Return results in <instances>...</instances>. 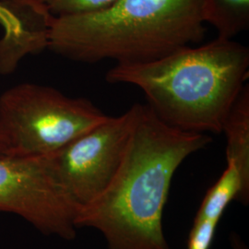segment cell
Returning a JSON list of instances; mask_svg holds the SVG:
<instances>
[{"instance_id": "3", "label": "cell", "mask_w": 249, "mask_h": 249, "mask_svg": "<svg viewBox=\"0 0 249 249\" xmlns=\"http://www.w3.org/2000/svg\"><path fill=\"white\" fill-rule=\"evenodd\" d=\"M200 0H116L105 8L53 17L48 45L80 62L151 61L205 36Z\"/></svg>"}, {"instance_id": "6", "label": "cell", "mask_w": 249, "mask_h": 249, "mask_svg": "<svg viewBox=\"0 0 249 249\" xmlns=\"http://www.w3.org/2000/svg\"><path fill=\"white\" fill-rule=\"evenodd\" d=\"M0 212L16 214L45 235L76 237L77 210L53 172L51 155H0Z\"/></svg>"}, {"instance_id": "4", "label": "cell", "mask_w": 249, "mask_h": 249, "mask_svg": "<svg viewBox=\"0 0 249 249\" xmlns=\"http://www.w3.org/2000/svg\"><path fill=\"white\" fill-rule=\"evenodd\" d=\"M108 116L87 99L48 86L21 83L0 96V142L6 154L51 155Z\"/></svg>"}, {"instance_id": "9", "label": "cell", "mask_w": 249, "mask_h": 249, "mask_svg": "<svg viewBox=\"0 0 249 249\" xmlns=\"http://www.w3.org/2000/svg\"><path fill=\"white\" fill-rule=\"evenodd\" d=\"M200 9L220 38L232 39L249 28V0H200Z\"/></svg>"}, {"instance_id": "1", "label": "cell", "mask_w": 249, "mask_h": 249, "mask_svg": "<svg viewBox=\"0 0 249 249\" xmlns=\"http://www.w3.org/2000/svg\"><path fill=\"white\" fill-rule=\"evenodd\" d=\"M137 113L124 159L106 192L80 210L78 228L100 231L108 249H171L162 214L176 171L212 142L162 122L148 105Z\"/></svg>"}, {"instance_id": "14", "label": "cell", "mask_w": 249, "mask_h": 249, "mask_svg": "<svg viewBox=\"0 0 249 249\" xmlns=\"http://www.w3.org/2000/svg\"><path fill=\"white\" fill-rule=\"evenodd\" d=\"M0 155H7V154H6V151H5V148H4V146L2 145L1 142H0Z\"/></svg>"}, {"instance_id": "2", "label": "cell", "mask_w": 249, "mask_h": 249, "mask_svg": "<svg viewBox=\"0 0 249 249\" xmlns=\"http://www.w3.org/2000/svg\"><path fill=\"white\" fill-rule=\"evenodd\" d=\"M249 72V48L217 37L148 62L116 64L106 79L140 88L154 114L172 127L219 134Z\"/></svg>"}, {"instance_id": "10", "label": "cell", "mask_w": 249, "mask_h": 249, "mask_svg": "<svg viewBox=\"0 0 249 249\" xmlns=\"http://www.w3.org/2000/svg\"><path fill=\"white\" fill-rule=\"evenodd\" d=\"M53 17L74 15L105 8L116 0H40Z\"/></svg>"}, {"instance_id": "7", "label": "cell", "mask_w": 249, "mask_h": 249, "mask_svg": "<svg viewBox=\"0 0 249 249\" xmlns=\"http://www.w3.org/2000/svg\"><path fill=\"white\" fill-rule=\"evenodd\" d=\"M226 161L227 166L223 175L208 190L194 221L211 220L219 223L231 200L235 199L245 205L249 203V183L233 161Z\"/></svg>"}, {"instance_id": "11", "label": "cell", "mask_w": 249, "mask_h": 249, "mask_svg": "<svg viewBox=\"0 0 249 249\" xmlns=\"http://www.w3.org/2000/svg\"><path fill=\"white\" fill-rule=\"evenodd\" d=\"M218 222L211 220L194 221L188 236L187 249H210Z\"/></svg>"}, {"instance_id": "8", "label": "cell", "mask_w": 249, "mask_h": 249, "mask_svg": "<svg viewBox=\"0 0 249 249\" xmlns=\"http://www.w3.org/2000/svg\"><path fill=\"white\" fill-rule=\"evenodd\" d=\"M223 132L226 136V160L235 163L244 179L249 183V86L245 87L231 107Z\"/></svg>"}, {"instance_id": "5", "label": "cell", "mask_w": 249, "mask_h": 249, "mask_svg": "<svg viewBox=\"0 0 249 249\" xmlns=\"http://www.w3.org/2000/svg\"><path fill=\"white\" fill-rule=\"evenodd\" d=\"M136 105L121 116H108L51 154L53 172L77 213L102 196L124 159L136 118Z\"/></svg>"}, {"instance_id": "13", "label": "cell", "mask_w": 249, "mask_h": 249, "mask_svg": "<svg viewBox=\"0 0 249 249\" xmlns=\"http://www.w3.org/2000/svg\"><path fill=\"white\" fill-rule=\"evenodd\" d=\"M231 245L233 249H248L246 245L240 240V238L237 235L231 236Z\"/></svg>"}, {"instance_id": "12", "label": "cell", "mask_w": 249, "mask_h": 249, "mask_svg": "<svg viewBox=\"0 0 249 249\" xmlns=\"http://www.w3.org/2000/svg\"><path fill=\"white\" fill-rule=\"evenodd\" d=\"M0 24L4 27L9 36L16 34L20 26L18 15L10 6L9 1L0 2Z\"/></svg>"}]
</instances>
